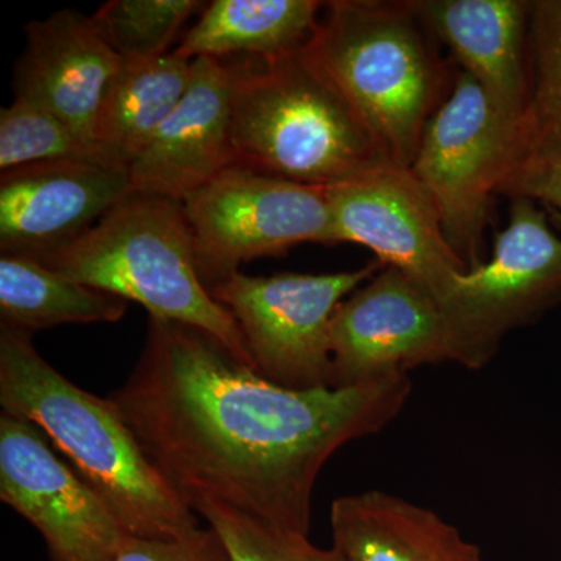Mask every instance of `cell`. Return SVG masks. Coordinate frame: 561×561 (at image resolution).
<instances>
[{"label":"cell","instance_id":"cell-22","mask_svg":"<svg viewBox=\"0 0 561 561\" xmlns=\"http://www.w3.org/2000/svg\"><path fill=\"white\" fill-rule=\"evenodd\" d=\"M202 7L195 0H111L91 16L99 35L124 61L168 55L184 22Z\"/></svg>","mask_w":561,"mask_h":561},{"label":"cell","instance_id":"cell-4","mask_svg":"<svg viewBox=\"0 0 561 561\" xmlns=\"http://www.w3.org/2000/svg\"><path fill=\"white\" fill-rule=\"evenodd\" d=\"M409 2L324 3L312 57L394 168L411 169L451 73Z\"/></svg>","mask_w":561,"mask_h":561},{"label":"cell","instance_id":"cell-5","mask_svg":"<svg viewBox=\"0 0 561 561\" xmlns=\"http://www.w3.org/2000/svg\"><path fill=\"white\" fill-rule=\"evenodd\" d=\"M39 261L81 284L138 302L150 319L208 332L254 370L238 321L198 275L180 202L131 194L90 231Z\"/></svg>","mask_w":561,"mask_h":561},{"label":"cell","instance_id":"cell-7","mask_svg":"<svg viewBox=\"0 0 561 561\" xmlns=\"http://www.w3.org/2000/svg\"><path fill=\"white\" fill-rule=\"evenodd\" d=\"M198 275L208 289L245 262L300 243L335 245L330 187L231 165L183 203Z\"/></svg>","mask_w":561,"mask_h":561},{"label":"cell","instance_id":"cell-17","mask_svg":"<svg viewBox=\"0 0 561 561\" xmlns=\"http://www.w3.org/2000/svg\"><path fill=\"white\" fill-rule=\"evenodd\" d=\"M331 530L332 546L351 561H485L437 513L386 491L337 497Z\"/></svg>","mask_w":561,"mask_h":561},{"label":"cell","instance_id":"cell-10","mask_svg":"<svg viewBox=\"0 0 561 561\" xmlns=\"http://www.w3.org/2000/svg\"><path fill=\"white\" fill-rule=\"evenodd\" d=\"M0 500L39 531L50 561H111L133 537L38 426L3 411Z\"/></svg>","mask_w":561,"mask_h":561},{"label":"cell","instance_id":"cell-9","mask_svg":"<svg viewBox=\"0 0 561 561\" xmlns=\"http://www.w3.org/2000/svg\"><path fill=\"white\" fill-rule=\"evenodd\" d=\"M561 301V239L529 198H512L511 219L493 254L461 273L440 306L454 362L479 370L502 339Z\"/></svg>","mask_w":561,"mask_h":561},{"label":"cell","instance_id":"cell-15","mask_svg":"<svg viewBox=\"0 0 561 561\" xmlns=\"http://www.w3.org/2000/svg\"><path fill=\"white\" fill-rule=\"evenodd\" d=\"M25 36L14 98L50 111L99 149V114L122 58L99 35L91 16L73 10L31 22Z\"/></svg>","mask_w":561,"mask_h":561},{"label":"cell","instance_id":"cell-11","mask_svg":"<svg viewBox=\"0 0 561 561\" xmlns=\"http://www.w3.org/2000/svg\"><path fill=\"white\" fill-rule=\"evenodd\" d=\"M331 354L334 389L454 362L440 306L421 284L390 265L337 306Z\"/></svg>","mask_w":561,"mask_h":561},{"label":"cell","instance_id":"cell-18","mask_svg":"<svg viewBox=\"0 0 561 561\" xmlns=\"http://www.w3.org/2000/svg\"><path fill=\"white\" fill-rule=\"evenodd\" d=\"M323 9L317 0H214L173 54L191 61L279 57L311 43Z\"/></svg>","mask_w":561,"mask_h":561},{"label":"cell","instance_id":"cell-19","mask_svg":"<svg viewBox=\"0 0 561 561\" xmlns=\"http://www.w3.org/2000/svg\"><path fill=\"white\" fill-rule=\"evenodd\" d=\"M191 80L192 61L173 51L154 60H122L95 127L103 157L128 168L183 101Z\"/></svg>","mask_w":561,"mask_h":561},{"label":"cell","instance_id":"cell-1","mask_svg":"<svg viewBox=\"0 0 561 561\" xmlns=\"http://www.w3.org/2000/svg\"><path fill=\"white\" fill-rule=\"evenodd\" d=\"M411 390L408 376L286 389L208 332L150 319L138 364L110 401L191 508L219 501L309 535L312 491L327 461L346 443L382 431Z\"/></svg>","mask_w":561,"mask_h":561},{"label":"cell","instance_id":"cell-25","mask_svg":"<svg viewBox=\"0 0 561 561\" xmlns=\"http://www.w3.org/2000/svg\"><path fill=\"white\" fill-rule=\"evenodd\" d=\"M111 561H231V557L208 526L176 540L131 537Z\"/></svg>","mask_w":561,"mask_h":561},{"label":"cell","instance_id":"cell-21","mask_svg":"<svg viewBox=\"0 0 561 561\" xmlns=\"http://www.w3.org/2000/svg\"><path fill=\"white\" fill-rule=\"evenodd\" d=\"M559 151H561V0H537V2H530L529 101L516 130L515 160H513L511 172L523 162L549 157Z\"/></svg>","mask_w":561,"mask_h":561},{"label":"cell","instance_id":"cell-14","mask_svg":"<svg viewBox=\"0 0 561 561\" xmlns=\"http://www.w3.org/2000/svg\"><path fill=\"white\" fill-rule=\"evenodd\" d=\"M231 165L230 70L197 58L183 101L128 165L133 194L183 203Z\"/></svg>","mask_w":561,"mask_h":561},{"label":"cell","instance_id":"cell-12","mask_svg":"<svg viewBox=\"0 0 561 561\" xmlns=\"http://www.w3.org/2000/svg\"><path fill=\"white\" fill-rule=\"evenodd\" d=\"M335 241L356 243L421 284L438 306L468 272L443 234L440 214L408 169L386 165L330 187Z\"/></svg>","mask_w":561,"mask_h":561},{"label":"cell","instance_id":"cell-13","mask_svg":"<svg viewBox=\"0 0 561 561\" xmlns=\"http://www.w3.org/2000/svg\"><path fill=\"white\" fill-rule=\"evenodd\" d=\"M133 194L127 165L54 161L0 176L2 253L43 257L90 231Z\"/></svg>","mask_w":561,"mask_h":561},{"label":"cell","instance_id":"cell-26","mask_svg":"<svg viewBox=\"0 0 561 561\" xmlns=\"http://www.w3.org/2000/svg\"><path fill=\"white\" fill-rule=\"evenodd\" d=\"M497 194L529 198L561 214V151L523 162L502 181Z\"/></svg>","mask_w":561,"mask_h":561},{"label":"cell","instance_id":"cell-24","mask_svg":"<svg viewBox=\"0 0 561 561\" xmlns=\"http://www.w3.org/2000/svg\"><path fill=\"white\" fill-rule=\"evenodd\" d=\"M192 511L219 534L231 561H351L341 549H321L308 535L279 529L214 500L192 504Z\"/></svg>","mask_w":561,"mask_h":561},{"label":"cell","instance_id":"cell-23","mask_svg":"<svg viewBox=\"0 0 561 561\" xmlns=\"http://www.w3.org/2000/svg\"><path fill=\"white\" fill-rule=\"evenodd\" d=\"M73 160L111 162L94 144L35 103L14 98L0 111V171Z\"/></svg>","mask_w":561,"mask_h":561},{"label":"cell","instance_id":"cell-6","mask_svg":"<svg viewBox=\"0 0 561 561\" xmlns=\"http://www.w3.org/2000/svg\"><path fill=\"white\" fill-rule=\"evenodd\" d=\"M516 127L470 73L457 70L448 98L427 122L412 175L440 214L443 234L468 271L483 264L491 201L511 172Z\"/></svg>","mask_w":561,"mask_h":561},{"label":"cell","instance_id":"cell-2","mask_svg":"<svg viewBox=\"0 0 561 561\" xmlns=\"http://www.w3.org/2000/svg\"><path fill=\"white\" fill-rule=\"evenodd\" d=\"M0 405L31 421L133 537L176 540L198 515L140 448L110 398L80 389L41 357L32 334L0 323Z\"/></svg>","mask_w":561,"mask_h":561},{"label":"cell","instance_id":"cell-16","mask_svg":"<svg viewBox=\"0 0 561 561\" xmlns=\"http://www.w3.org/2000/svg\"><path fill=\"white\" fill-rule=\"evenodd\" d=\"M505 119L518 127L530 91V2L409 0Z\"/></svg>","mask_w":561,"mask_h":561},{"label":"cell","instance_id":"cell-8","mask_svg":"<svg viewBox=\"0 0 561 561\" xmlns=\"http://www.w3.org/2000/svg\"><path fill=\"white\" fill-rule=\"evenodd\" d=\"M382 267L375 260L356 271L323 275L238 272L210 294L238 321L257 375L286 389H334L332 316Z\"/></svg>","mask_w":561,"mask_h":561},{"label":"cell","instance_id":"cell-20","mask_svg":"<svg viewBox=\"0 0 561 561\" xmlns=\"http://www.w3.org/2000/svg\"><path fill=\"white\" fill-rule=\"evenodd\" d=\"M128 301L47 267L27 254L0 257V323L24 332L60 324L117 323Z\"/></svg>","mask_w":561,"mask_h":561},{"label":"cell","instance_id":"cell-3","mask_svg":"<svg viewBox=\"0 0 561 561\" xmlns=\"http://www.w3.org/2000/svg\"><path fill=\"white\" fill-rule=\"evenodd\" d=\"M227 66L234 165L321 187L391 165L308 46Z\"/></svg>","mask_w":561,"mask_h":561}]
</instances>
